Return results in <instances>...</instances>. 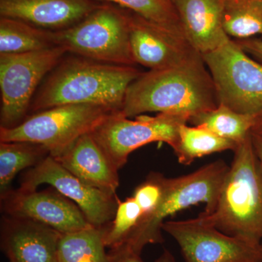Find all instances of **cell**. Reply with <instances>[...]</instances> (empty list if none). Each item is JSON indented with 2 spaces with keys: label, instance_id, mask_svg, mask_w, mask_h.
I'll return each mask as SVG.
<instances>
[{
  "label": "cell",
  "instance_id": "obj_7",
  "mask_svg": "<svg viewBox=\"0 0 262 262\" xmlns=\"http://www.w3.org/2000/svg\"><path fill=\"white\" fill-rule=\"evenodd\" d=\"M201 56L211 74L219 104L239 113L262 115L261 64L231 38Z\"/></svg>",
  "mask_w": 262,
  "mask_h": 262
},
{
  "label": "cell",
  "instance_id": "obj_24",
  "mask_svg": "<svg viewBox=\"0 0 262 262\" xmlns=\"http://www.w3.org/2000/svg\"><path fill=\"white\" fill-rule=\"evenodd\" d=\"M120 5L150 23L187 41L173 3L166 0H94Z\"/></svg>",
  "mask_w": 262,
  "mask_h": 262
},
{
  "label": "cell",
  "instance_id": "obj_29",
  "mask_svg": "<svg viewBox=\"0 0 262 262\" xmlns=\"http://www.w3.org/2000/svg\"><path fill=\"white\" fill-rule=\"evenodd\" d=\"M251 139H252L253 149L257 157L262 171V136L256 133L251 132Z\"/></svg>",
  "mask_w": 262,
  "mask_h": 262
},
{
  "label": "cell",
  "instance_id": "obj_15",
  "mask_svg": "<svg viewBox=\"0 0 262 262\" xmlns=\"http://www.w3.org/2000/svg\"><path fill=\"white\" fill-rule=\"evenodd\" d=\"M98 5L94 0H0V16L58 32L83 20Z\"/></svg>",
  "mask_w": 262,
  "mask_h": 262
},
{
  "label": "cell",
  "instance_id": "obj_6",
  "mask_svg": "<svg viewBox=\"0 0 262 262\" xmlns=\"http://www.w3.org/2000/svg\"><path fill=\"white\" fill-rule=\"evenodd\" d=\"M113 110L95 104H67L27 117L12 128L0 127V142L26 141L47 148L56 157L76 140L92 133Z\"/></svg>",
  "mask_w": 262,
  "mask_h": 262
},
{
  "label": "cell",
  "instance_id": "obj_23",
  "mask_svg": "<svg viewBox=\"0 0 262 262\" xmlns=\"http://www.w3.org/2000/svg\"><path fill=\"white\" fill-rule=\"evenodd\" d=\"M224 30L237 40L262 34V0H225Z\"/></svg>",
  "mask_w": 262,
  "mask_h": 262
},
{
  "label": "cell",
  "instance_id": "obj_26",
  "mask_svg": "<svg viewBox=\"0 0 262 262\" xmlns=\"http://www.w3.org/2000/svg\"><path fill=\"white\" fill-rule=\"evenodd\" d=\"M163 179L162 174L151 173L136 188L132 196L140 206L142 216L152 213L159 205L163 196Z\"/></svg>",
  "mask_w": 262,
  "mask_h": 262
},
{
  "label": "cell",
  "instance_id": "obj_5",
  "mask_svg": "<svg viewBox=\"0 0 262 262\" xmlns=\"http://www.w3.org/2000/svg\"><path fill=\"white\" fill-rule=\"evenodd\" d=\"M58 46L76 56L94 61L134 67L127 10L110 4L98 5L83 20L55 32Z\"/></svg>",
  "mask_w": 262,
  "mask_h": 262
},
{
  "label": "cell",
  "instance_id": "obj_13",
  "mask_svg": "<svg viewBox=\"0 0 262 262\" xmlns=\"http://www.w3.org/2000/svg\"><path fill=\"white\" fill-rule=\"evenodd\" d=\"M127 13L130 50L136 64L149 70H163L178 65L196 53L187 41L133 12Z\"/></svg>",
  "mask_w": 262,
  "mask_h": 262
},
{
  "label": "cell",
  "instance_id": "obj_9",
  "mask_svg": "<svg viewBox=\"0 0 262 262\" xmlns=\"http://www.w3.org/2000/svg\"><path fill=\"white\" fill-rule=\"evenodd\" d=\"M189 121L184 115L166 113L155 117L139 115L130 120L118 111L108 115L91 134L119 170L133 151L150 143L163 142L175 149L179 128Z\"/></svg>",
  "mask_w": 262,
  "mask_h": 262
},
{
  "label": "cell",
  "instance_id": "obj_30",
  "mask_svg": "<svg viewBox=\"0 0 262 262\" xmlns=\"http://www.w3.org/2000/svg\"><path fill=\"white\" fill-rule=\"evenodd\" d=\"M251 132L256 133V134H260V135L262 136V115L258 117L256 125L253 127Z\"/></svg>",
  "mask_w": 262,
  "mask_h": 262
},
{
  "label": "cell",
  "instance_id": "obj_19",
  "mask_svg": "<svg viewBox=\"0 0 262 262\" xmlns=\"http://www.w3.org/2000/svg\"><path fill=\"white\" fill-rule=\"evenodd\" d=\"M258 117L237 113L228 106L219 104L213 110L193 117L189 122L239 144L251 135Z\"/></svg>",
  "mask_w": 262,
  "mask_h": 262
},
{
  "label": "cell",
  "instance_id": "obj_14",
  "mask_svg": "<svg viewBox=\"0 0 262 262\" xmlns=\"http://www.w3.org/2000/svg\"><path fill=\"white\" fill-rule=\"evenodd\" d=\"M61 232L35 221L5 215L1 247L10 262H58Z\"/></svg>",
  "mask_w": 262,
  "mask_h": 262
},
{
  "label": "cell",
  "instance_id": "obj_27",
  "mask_svg": "<svg viewBox=\"0 0 262 262\" xmlns=\"http://www.w3.org/2000/svg\"><path fill=\"white\" fill-rule=\"evenodd\" d=\"M108 262H144L141 255L125 248L108 250ZM155 262H177L175 258L168 250H165L161 256Z\"/></svg>",
  "mask_w": 262,
  "mask_h": 262
},
{
  "label": "cell",
  "instance_id": "obj_16",
  "mask_svg": "<svg viewBox=\"0 0 262 262\" xmlns=\"http://www.w3.org/2000/svg\"><path fill=\"white\" fill-rule=\"evenodd\" d=\"M53 158L88 185L110 195H116L120 185L119 170L91 133L81 136L63 152Z\"/></svg>",
  "mask_w": 262,
  "mask_h": 262
},
{
  "label": "cell",
  "instance_id": "obj_1",
  "mask_svg": "<svg viewBox=\"0 0 262 262\" xmlns=\"http://www.w3.org/2000/svg\"><path fill=\"white\" fill-rule=\"evenodd\" d=\"M218 105L211 74L196 52L178 65L141 74L127 89L120 113L128 118L146 113L173 114L190 120Z\"/></svg>",
  "mask_w": 262,
  "mask_h": 262
},
{
  "label": "cell",
  "instance_id": "obj_25",
  "mask_svg": "<svg viewBox=\"0 0 262 262\" xmlns=\"http://www.w3.org/2000/svg\"><path fill=\"white\" fill-rule=\"evenodd\" d=\"M142 215L140 206L133 196L119 201L113 221L101 228L106 248L113 250L125 246Z\"/></svg>",
  "mask_w": 262,
  "mask_h": 262
},
{
  "label": "cell",
  "instance_id": "obj_31",
  "mask_svg": "<svg viewBox=\"0 0 262 262\" xmlns=\"http://www.w3.org/2000/svg\"><path fill=\"white\" fill-rule=\"evenodd\" d=\"M166 1L170 2V3H173V0H166Z\"/></svg>",
  "mask_w": 262,
  "mask_h": 262
},
{
  "label": "cell",
  "instance_id": "obj_28",
  "mask_svg": "<svg viewBox=\"0 0 262 262\" xmlns=\"http://www.w3.org/2000/svg\"><path fill=\"white\" fill-rule=\"evenodd\" d=\"M236 42L248 54L256 57L262 61V40L257 39H246Z\"/></svg>",
  "mask_w": 262,
  "mask_h": 262
},
{
  "label": "cell",
  "instance_id": "obj_11",
  "mask_svg": "<svg viewBox=\"0 0 262 262\" xmlns=\"http://www.w3.org/2000/svg\"><path fill=\"white\" fill-rule=\"evenodd\" d=\"M49 184L73 201L93 227L101 229L113 221L120 200L81 181L62 166L51 155L20 178V190H37L41 184Z\"/></svg>",
  "mask_w": 262,
  "mask_h": 262
},
{
  "label": "cell",
  "instance_id": "obj_8",
  "mask_svg": "<svg viewBox=\"0 0 262 262\" xmlns=\"http://www.w3.org/2000/svg\"><path fill=\"white\" fill-rule=\"evenodd\" d=\"M61 46L21 54L0 55V127L12 128L27 118L39 83L62 61Z\"/></svg>",
  "mask_w": 262,
  "mask_h": 262
},
{
  "label": "cell",
  "instance_id": "obj_3",
  "mask_svg": "<svg viewBox=\"0 0 262 262\" xmlns=\"http://www.w3.org/2000/svg\"><path fill=\"white\" fill-rule=\"evenodd\" d=\"M198 217L223 233L262 243V171L251 134L234 150L214 206Z\"/></svg>",
  "mask_w": 262,
  "mask_h": 262
},
{
  "label": "cell",
  "instance_id": "obj_18",
  "mask_svg": "<svg viewBox=\"0 0 262 262\" xmlns=\"http://www.w3.org/2000/svg\"><path fill=\"white\" fill-rule=\"evenodd\" d=\"M56 46L55 32L17 19L0 18V55L21 54Z\"/></svg>",
  "mask_w": 262,
  "mask_h": 262
},
{
  "label": "cell",
  "instance_id": "obj_12",
  "mask_svg": "<svg viewBox=\"0 0 262 262\" xmlns=\"http://www.w3.org/2000/svg\"><path fill=\"white\" fill-rule=\"evenodd\" d=\"M1 208L5 215L35 221L61 234L92 226L80 208L56 189L30 192L10 189L1 196Z\"/></svg>",
  "mask_w": 262,
  "mask_h": 262
},
{
  "label": "cell",
  "instance_id": "obj_2",
  "mask_svg": "<svg viewBox=\"0 0 262 262\" xmlns=\"http://www.w3.org/2000/svg\"><path fill=\"white\" fill-rule=\"evenodd\" d=\"M141 74L130 66L78 56L63 58L43 82L29 112L34 114L67 104L99 105L121 111L127 89Z\"/></svg>",
  "mask_w": 262,
  "mask_h": 262
},
{
  "label": "cell",
  "instance_id": "obj_22",
  "mask_svg": "<svg viewBox=\"0 0 262 262\" xmlns=\"http://www.w3.org/2000/svg\"><path fill=\"white\" fill-rule=\"evenodd\" d=\"M102 229L89 228L62 234L58 246V262H108Z\"/></svg>",
  "mask_w": 262,
  "mask_h": 262
},
{
  "label": "cell",
  "instance_id": "obj_4",
  "mask_svg": "<svg viewBox=\"0 0 262 262\" xmlns=\"http://www.w3.org/2000/svg\"><path fill=\"white\" fill-rule=\"evenodd\" d=\"M229 168L225 161L220 160L187 175L172 179L164 177L163 196L159 205L152 213L141 217L121 248L141 255L147 245L163 244L162 226L170 215L201 203H206L204 211H209L214 206Z\"/></svg>",
  "mask_w": 262,
  "mask_h": 262
},
{
  "label": "cell",
  "instance_id": "obj_21",
  "mask_svg": "<svg viewBox=\"0 0 262 262\" xmlns=\"http://www.w3.org/2000/svg\"><path fill=\"white\" fill-rule=\"evenodd\" d=\"M238 144L215 135L211 131L198 126L183 124L179 128V141L173 149L179 163L188 165L206 155L232 150Z\"/></svg>",
  "mask_w": 262,
  "mask_h": 262
},
{
  "label": "cell",
  "instance_id": "obj_20",
  "mask_svg": "<svg viewBox=\"0 0 262 262\" xmlns=\"http://www.w3.org/2000/svg\"><path fill=\"white\" fill-rule=\"evenodd\" d=\"M51 155L40 144L26 141L0 142V198L9 192L15 176L32 168Z\"/></svg>",
  "mask_w": 262,
  "mask_h": 262
},
{
  "label": "cell",
  "instance_id": "obj_17",
  "mask_svg": "<svg viewBox=\"0 0 262 262\" xmlns=\"http://www.w3.org/2000/svg\"><path fill=\"white\" fill-rule=\"evenodd\" d=\"M225 0H173L184 35L196 52L213 51L230 37L223 28Z\"/></svg>",
  "mask_w": 262,
  "mask_h": 262
},
{
  "label": "cell",
  "instance_id": "obj_10",
  "mask_svg": "<svg viewBox=\"0 0 262 262\" xmlns=\"http://www.w3.org/2000/svg\"><path fill=\"white\" fill-rule=\"evenodd\" d=\"M178 244L187 262H262V243L233 237L198 217L162 226Z\"/></svg>",
  "mask_w": 262,
  "mask_h": 262
}]
</instances>
